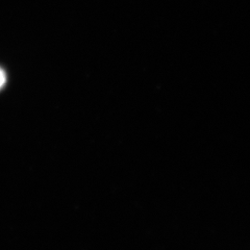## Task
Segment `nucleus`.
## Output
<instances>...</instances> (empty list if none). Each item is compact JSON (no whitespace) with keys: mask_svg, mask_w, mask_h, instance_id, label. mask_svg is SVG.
Returning <instances> with one entry per match:
<instances>
[{"mask_svg":"<svg viewBox=\"0 0 250 250\" xmlns=\"http://www.w3.org/2000/svg\"><path fill=\"white\" fill-rule=\"evenodd\" d=\"M5 81H6V76H5V73L3 72V70L0 69V89H1L4 83H5Z\"/></svg>","mask_w":250,"mask_h":250,"instance_id":"f257e3e1","label":"nucleus"}]
</instances>
